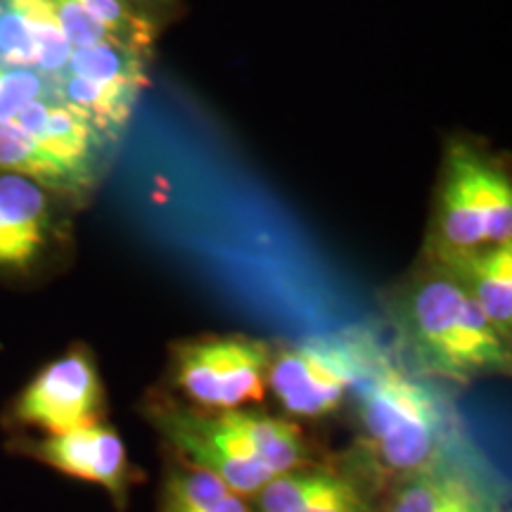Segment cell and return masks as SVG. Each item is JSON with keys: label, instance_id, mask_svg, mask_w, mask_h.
I'll use <instances>...</instances> for the list:
<instances>
[{"label": "cell", "instance_id": "277c9868", "mask_svg": "<svg viewBox=\"0 0 512 512\" xmlns=\"http://www.w3.org/2000/svg\"><path fill=\"white\" fill-rule=\"evenodd\" d=\"M273 351L245 335H204L171 347V384L190 406L226 411L259 403L268 389Z\"/></svg>", "mask_w": 512, "mask_h": 512}, {"label": "cell", "instance_id": "9c48e42d", "mask_svg": "<svg viewBox=\"0 0 512 512\" xmlns=\"http://www.w3.org/2000/svg\"><path fill=\"white\" fill-rule=\"evenodd\" d=\"M12 121L22 131H27L69 176L81 200L88 190L95 188L105 136L74 107L57 98L55 88L46 98H38L22 107Z\"/></svg>", "mask_w": 512, "mask_h": 512}, {"label": "cell", "instance_id": "ba28073f", "mask_svg": "<svg viewBox=\"0 0 512 512\" xmlns=\"http://www.w3.org/2000/svg\"><path fill=\"white\" fill-rule=\"evenodd\" d=\"M8 451L36 460L60 475L100 486L119 508L126 505L133 470L126 444L105 422L62 434H12Z\"/></svg>", "mask_w": 512, "mask_h": 512}, {"label": "cell", "instance_id": "d6986e66", "mask_svg": "<svg viewBox=\"0 0 512 512\" xmlns=\"http://www.w3.org/2000/svg\"><path fill=\"white\" fill-rule=\"evenodd\" d=\"M472 183H475L477 204L482 211L486 245L496 247L512 242V188L508 174L475 150Z\"/></svg>", "mask_w": 512, "mask_h": 512}, {"label": "cell", "instance_id": "3957f363", "mask_svg": "<svg viewBox=\"0 0 512 512\" xmlns=\"http://www.w3.org/2000/svg\"><path fill=\"white\" fill-rule=\"evenodd\" d=\"M358 420L384 472L406 477L437 463L444 415L432 392L401 370H377L358 401Z\"/></svg>", "mask_w": 512, "mask_h": 512}, {"label": "cell", "instance_id": "52a82bcc", "mask_svg": "<svg viewBox=\"0 0 512 512\" xmlns=\"http://www.w3.org/2000/svg\"><path fill=\"white\" fill-rule=\"evenodd\" d=\"M363 356L332 342H311L275 356L268 368V387L275 399L297 418H320L337 411L349 389L363 377Z\"/></svg>", "mask_w": 512, "mask_h": 512}, {"label": "cell", "instance_id": "8fae6325", "mask_svg": "<svg viewBox=\"0 0 512 512\" xmlns=\"http://www.w3.org/2000/svg\"><path fill=\"white\" fill-rule=\"evenodd\" d=\"M72 46L50 0H0V62L60 79Z\"/></svg>", "mask_w": 512, "mask_h": 512}, {"label": "cell", "instance_id": "ac0fdd59", "mask_svg": "<svg viewBox=\"0 0 512 512\" xmlns=\"http://www.w3.org/2000/svg\"><path fill=\"white\" fill-rule=\"evenodd\" d=\"M145 60V53H138V50H131L107 38V41L93 43V46L74 48L64 72L98 83H114V86L143 91L147 74Z\"/></svg>", "mask_w": 512, "mask_h": 512}, {"label": "cell", "instance_id": "e0dca14e", "mask_svg": "<svg viewBox=\"0 0 512 512\" xmlns=\"http://www.w3.org/2000/svg\"><path fill=\"white\" fill-rule=\"evenodd\" d=\"M0 171L27 176L31 181L41 183L43 188L55 192V195H60L69 204L81 202L69 176L12 119L0 121Z\"/></svg>", "mask_w": 512, "mask_h": 512}, {"label": "cell", "instance_id": "ffe728a7", "mask_svg": "<svg viewBox=\"0 0 512 512\" xmlns=\"http://www.w3.org/2000/svg\"><path fill=\"white\" fill-rule=\"evenodd\" d=\"M55 83L27 67H10L0 62V121L15 119L22 107L53 93Z\"/></svg>", "mask_w": 512, "mask_h": 512}, {"label": "cell", "instance_id": "6da1fadb", "mask_svg": "<svg viewBox=\"0 0 512 512\" xmlns=\"http://www.w3.org/2000/svg\"><path fill=\"white\" fill-rule=\"evenodd\" d=\"M147 418L178 458L211 472L242 498H252L280 472L309 463L299 425L254 408L209 411L157 399L147 406Z\"/></svg>", "mask_w": 512, "mask_h": 512}, {"label": "cell", "instance_id": "5bb4252c", "mask_svg": "<svg viewBox=\"0 0 512 512\" xmlns=\"http://www.w3.org/2000/svg\"><path fill=\"white\" fill-rule=\"evenodd\" d=\"M382 512H489L477 486L437 463L399 479Z\"/></svg>", "mask_w": 512, "mask_h": 512}, {"label": "cell", "instance_id": "30bf717a", "mask_svg": "<svg viewBox=\"0 0 512 512\" xmlns=\"http://www.w3.org/2000/svg\"><path fill=\"white\" fill-rule=\"evenodd\" d=\"M472 155L475 147L467 143L448 147L432 223V264H448L489 247L472 183Z\"/></svg>", "mask_w": 512, "mask_h": 512}, {"label": "cell", "instance_id": "603a6c76", "mask_svg": "<svg viewBox=\"0 0 512 512\" xmlns=\"http://www.w3.org/2000/svg\"><path fill=\"white\" fill-rule=\"evenodd\" d=\"M235 512H254V510H252V505H249V503H247V505H245V508H240V510H235Z\"/></svg>", "mask_w": 512, "mask_h": 512}, {"label": "cell", "instance_id": "7402d4cb", "mask_svg": "<svg viewBox=\"0 0 512 512\" xmlns=\"http://www.w3.org/2000/svg\"><path fill=\"white\" fill-rule=\"evenodd\" d=\"M121 3H124L126 8H131L133 12H138L140 17L150 19L152 24H157V27H159L157 17L162 15V10L171 8L176 0H121Z\"/></svg>", "mask_w": 512, "mask_h": 512}, {"label": "cell", "instance_id": "7a4b0ae2", "mask_svg": "<svg viewBox=\"0 0 512 512\" xmlns=\"http://www.w3.org/2000/svg\"><path fill=\"white\" fill-rule=\"evenodd\" d=\"M399 318L413 351L434 375L456 382L508 375V339L444 268L432 264L408 283L399 299Z\"/></svg>", "mask_w": 512, "mask_h": 512}, {"label": "cell", "instance_id": "8992f818", "mask_svg": "<svg viewBox=\"0 0 512 512\" xmlns=\"http://www.w3.org/2000/svg\"><path fill=\"white\" fill-rule=\"evenodd\" d=\"M69 202L27 176L0 171V280L27 283L69 247Z\"/></svg>", "mask_w": 512, "mask_h": 512}, {"label": "cell", "instance_id": "44dd1931", "mask_svg": "<svg viewBox=\"0 0 512 512\" xmlns=\"http://www.w3.org/2000/svg\"><path fill=\"white\" fill-rule=\"evenodd\" d=\"M299 512H373V508H370L366 491L351 477L347 484H342L339 489L330 491L328 496L309 503Z\"/></svg>", "mask_w": 512, "mask_h": 512}, {"label": "cell", "instance_id": "cb8c5ba5", "mask_svg": "<svg viewBox=\"0 0 512 512\" xmlns=\"http://www.w3.org/2000/svg\"><path fill=\"white\" fill-rule=\"evenodd\" d=\"M494 512H510V510H505V508H498V510H494Z\"/></svg>", "mask_w": 512, "mask_h": 512}, {"label": "cell", "instance_id": "5b68a950", "mask_svg": "<svg viewBox=\"0 0 512 512\" xmlns=\"http://www.w3.org/2000/svg\"><path fill=\"white\" fill-rule=\"evenodd\" d=\"M105 418V387L91 349L74 344L46 363L3 411L12 434H62Z\"/></svg>", "mask_w": 512, "mask_h": 512}, {"label": "cell", "instance_id": "2e32d148", "mask_svg": "<svg viewBox=\"0 0 512 512\" xmlns=\"http://www.w3.org/2000/svg\"><path fill=\"white\" fill-rule=\"evenodd\" d=\"M245 505L247 498L233 494L202 467L178 458L166 470L159 512H235Z\"/></svg>", "mask_w": 512, "mask_h": 512}, {"label": "cell", "instance_id": "7c38bea8", "mask_svg": "<svg viewBox=\"0 0 512 512\" xmlns=\"http://www.w3.org/2000/svg\"><path fill=\"white\" fill-rule=\"evenodd\" d=\"M50 3L72 50L112 38L121 46L150 55L159 27L126 8L121 0H50Z\"/></svg>", "mask_w": 512, "mask_h": 512}, {"label": "cell", "instance_id": "4fadbf2b", "mask_svg": "<svg viewBox=\"0 0 512 512\" xmlns=\"http://www.w3.org/2000/svg\"><path fill=\"white\" fill-rule=\"evenodd\" d=\"M465 287L491 325L510 339L512 328V242L486 247L463 259L434 264Z\"/></svg>", "mask_w": 512, "mask_h": 512}, {"label": "cell", "instance_id": "9a60e30c", "mask_svg": "<svg viewBox=\"0 0 512 512\" xmlns=\"http://www.w3.org/2000/svg\"><path fill=\"white\" fill-rule=\"evenodd\" d=\"M55 93L81 117L91 121L102 136H110V133L124 131L143 91L114 86V83H98L64 72L60 79H55Z\"/></svg>", "mask_w": 512, "mask_h": 512}]
</instances>
